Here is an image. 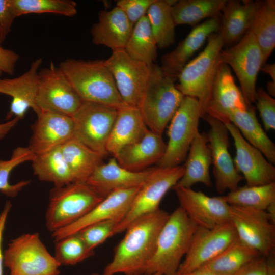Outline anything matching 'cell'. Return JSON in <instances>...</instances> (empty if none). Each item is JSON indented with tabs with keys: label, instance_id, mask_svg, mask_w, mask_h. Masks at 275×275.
<instances>
[{
	"label": "cell",
	"instance_id": "cell-1",
	"mask_svg": "<svg viewBox=\"0 0 275 275\" xmlns=\"http://www.w3.org/2000/svg\"><path fill=\"white\" fill-rule=\"evenodd\" d=\"M169 214L160 209L142 216L127 227L103 275H143L155 249L159 232Z\"/></svg>",
	"mask_w": 275,
	"mask_h": 275
},
{
	"label": "cell",
	"instance_id": "cell-2",
	"mask_svg": "<svg viewBox=\"0 0 275 275\" xmlns=\"http://www.w3.org/2000/svg\"><path fill=\"white\" fill-rule=\"evenodd\" d=\"M198 227L182 208H176L161 228L155 251L143 274L172 275L177 272Z\"/></svg>",
	"mask_w": 275,
	"mask_h": 275
},
{
	"label": "cell",
	"instance_id": "cell-3",
	"mask_svg": "<svg viewBox=\"0 0 275 275\" xmlns=\"http://www.w3.org/2000/svg\"><path fill=\"white\" fill-rule=\"evenodd\" d=\"M59 67L83 101L116 108L126 105L104 61L68 59Z\"/></svg>",
	"mask_w": 275,
	"mask_h": 275
},
{
	"label": "cell",
	"instance_id": "cell-4",
	"mask_svg": "<svg viewBox=\"0 0 275 275\" xmlns=\"http://www.w3.org/2000/svg\"><path fill=\"white\" fill-rule=\"evenodd\" d=\"M204 50L189 61L177 77L178 90L184 96L196 98L199 103L201 117L206 114L212 87L221 61V52L224 46L218 32L207 38Z\"/></svg>",
	"mask_w": 275,
	"mask_h": 275
},
{
	"label": "cell",
	"instance_id": "cell-5",
	"mask_svg": "<svg viewBox=\"0 0 275 275\" xmlns=\"http://www.w3.org/2000/svg\"><path fill=\"white\" fill-rule=\"evenodd\" d=\"M175 81L166 75L160 66L152 64L148 84L139 108L148 129L159 135H162L184 97Z\"/></svg>",
	"mask_w": 275,
	"mask_h": 275
},
{
	"label": "cell",
	"instance_id": "cell-6",
	"mask_svg": "<svg viewBox=\"0 0 275 275\" xmlns=\"http://www.w3.org/2000/svg\"><path fill=\"white\" fill-rule=\"evenodd\" d=\"M104 198L86 183L54 187L50 190L45 214L47 229L52 233L74 223Z\"/></svg>",
	"mask_w": 275,
	"mask_h": 275
},
{
	"label": "cell",
	"instance_id": "cell-7",
	"mask_svg": "<svg viewBox=\"0 0 275 275\" xmlns=\"http://www.w3.org/2000/svg\"><path fill=\"white\" fill-rule=\"evenodd\" d=\"M10 275H59L61 265L43 244L38 233L12 240L3 253Z\"/></svg>",
	"mask_w": 275,
	"mask_h": 275
},
{
	"label": "cell",
	"instance_id": "cell-8",
	"mask_svg": "<svg viewBox=\"0 0 275 275\" xmlns=\"http://www.w3.org/2000/svg\"><path fill=\"white\" fill-rule=\"evenodd\" d=\"M201 118L200 107L196 98L184 96L175 113L168 129V143L164 155L157 162L158 167L179 166L187 156L198 130Z\"/></svg>",
	"mask_w": 275,
	"mask_h": 275
},
{
	"label": "cell",
	"instance_id": "cell-9",
	"mask_svg": "<svg viewBox=\"0 0 275 275\" xmlns=\"http://www.w3.org/2000/svg\"><path fill=\"white\" fill-rule=\"evenodd\" d=\"M184 173L183 166L154 168L136 193L127 213L116 228L114 234L125 231L138 218L159 209L164 196L177 184Z\"/></svg>",
	"mask_w": 275,
	"mask_h": 275
},
{
	"label": "cell",
	"instance_id": "cell-10",
	"mask_svg": "<svg viewBox=\"0 0 275 275\" xmlns=\"http://www.w3.org/2000/svg\"><path fill=\"white\" fill-rule=\"evenodd\" d=\"M221 61L231 67L241 86V91L248 106L255 102L257 78L264 64L261 49L249 30L232 47L221 52Z\"/></svg>",
	"mask_w": 275,
	"mask_h": 275
},
{
	"label": "cell",
	"instance_id": "cell-11",
	"mask_svg": "<svg viewBox=\"0 0 275 275\" xmlns=\"http://www.w3.org/2000/svg\"><path fill=\"white\" fill-rule=\"evenodd\" d=\"M118 109L102 104L83 101L72 118L74 138L90 149L105 156Z\"/></svg>",
	"mask_w": 275,
	"mask_h": 275
},
{
	"label": "cell",
	"instance_id": "cell-12",
	"mask_svg": "<svg viewBox=\"0 0 275 275\" xmlns=\"http://www.w3.org/2000/svg\"><path fill=\"white\" fill-rule=\"evenodd\" d=\"M229 217L239 240L261 256L274 254L275 222L265 210L230 205Z\"/></svg>",
	"mask_w": 275,
	"mask_h": 275
},
{
	"label": "cell",
	"instance_id": "cell-13",
	"mask_svg": "<svg viewBox=\"0 0 275 275\" xmlns=\"http://www.w3.org/2000/svg\"><path fill=\"white\" fill-rule=\"evenodd\" d=\"M104 63L124 104L139 108L148 84L152 64L132 58L125 49L113 51Z\"/></svg>",
	"mask_w": 275,
	"mask_h": 275
},
{
	"label": "cell",
	"instance_id": "cell-14",
	"mask_svg": "<svg viewBox=\"0 0 275 275\" xmlns=\"http://www.w3.org/2000/svg\"><path fill=\"white\" fill-rule=\"evenodd\" d=\"M82 102L61 68L53 62L39 72L36 103L41 112H52L72 117Z\"/></svg>",
	"mask_w": 275,
	"mask_h": 275
},
{
	"label": "cell",
	"instance_id": "cell-15",
	"mask_svg": "<svg viewBox=\"0 0 275 275\" xmlns=\"http://www.w3.org/2000/svg\"><path fill=\"white\" fill-rule=\"evenodd\" d=\"M201 118L210 126L206 135L213 166L215 189L219 194L226 190H235L243 177L237 171L229 152L228 130L222 122L206 114Z\"/></svg>",
	"mask_w": 275,
	"mask_h": 275
},
{
	"label": "cell",
	"instance_id": "cell-16",
	"mask_svg": "<svg viewBox=\"0 0 275 275\" xmlns=\"http://www.w3.org/2000/svg\"><path fill=\"white\" fill-rule=\"evenodd\" d=\"M237 238L236 231L230 222L211 229L198 226L177 272L188 273L199 269Z\"/></svg>",
	"mask_w": 275,
	"mask_h": 275
},
{
	"label": "cell",
	"instance_id": "cell-17",
	"mask_svg": "<svg viewBox=\"0 0 275 275\" xmlns=\"http://www.w3.org/2000/svg\"><path fill=\"white\" fill-rule=\"evenodd\" d=\"M180 207L198 226L211 229L230 222V205L223 196L209 197L191 188L173 187Z\"/></svg>",
	"mask_w": 275,
	"mask_h": 275
},
{
	"label": "cell",
	"instance_id": "cell-18",
	"mask_svg": "<svg viewBox=\"0 0 275 275\" xmlns=\"http://www.w3.org/2000/svg\"><path fill=\"white\" fill-rule=\"evenodd\" d=\"M233 139L236 149L234 163L249 186H260L275 181V168L262 153L249 144L232 123L224 124Z\"/></svg>",
	"mask_w": 275,
	"mask_h": 275
},
{
	"label": "cell",
	"instance_id": "cell-19",
	"mask_svg": "<svg viewBox=\"0 0 275 275\" xmlns=\"http://www.w3.org/2000/svg\"><path fill=\"white\" fill-rule=\"evenodd\" d=\"M32 130L28 147L35 155L60 147L74 136L72 118L52 112L41 111Z\"/></svg>",
	"mask_w": 275,
	"mask_h": 275
},
{
	"label": "cell",
	"instance_id": "cell-20",
	"mask_svg": "<svg viewBox=\"0 0 275 275\" xmlns=\"http://www.w3.org/2000/svg\"><path fill=\"white\" fill-rule=\"evenodd\" d=\"M140 187L117 190L111 193L85 216L65 227L52 232V237L56 241L74 234L96 223L111 219L122 221L127 213Z\"/></svg>",
	"mask_w": 275,
	"mask_h": 275
},
{
	"label": "cell",
	"instance_id": "cell-21",
	"mask_svg": "<svg viewBox=\"0 0 275 275\" xmlns=\"http://www.w3.org/2000/svg\"><path fill=\"white\" fill-rule=\"evenodd\" d=\"M41 58L34 61L24 73L13 78L0 79V93L12 98L7 119L14 116L22 119L29 108L37 115L41 113L36 103L39 85V68Z\"/></svg>",
	"mask_w": 275,
	"mask_h": 275
},
{
	"label": "cell",
	"instance_id": "cell-22",
	"mask_svg": "<svg viewBox=\"0 0 275 275\" xmlns=\"http://www.w3.org/2000/svg\"><path fill=\"white\" fill-rule=\"evenodd\" d=\"M248 107L235 82L230 67L221 63L214 78L206 114L226 124L230 122V113L235 110L244 111Z\"/></svg>",
	"mask_w": 275,
	"mask_h": 275
},
{
	"label": "cell",
	"instance_id": "cell-23",
	"mask_svg": "<svg viewBox=\"0 0 275 275\" xmlns=\"http://www.w3.org/2000/svg\"><path fill=\"white\" fill-rule=\"evenodd\" d=\"M220 15L207 19L195 26L173 50L164 54L160 67L164 74L176 80L190 58L211 34L218 32Z\"/></svg>",
	"mask_w": 275,
	"mask_h": 275
},
{
	"label": "cell",
	"instance_id": "cell-24",
	"mask_svg": "<svg viewBox=\"0 0 275 275\" xmlns=\"http://www.w3.org/2000/svg\"><path fill=\"white\" fill-rule=\"evenodd\" d=\"M153 168L140 172L127 170L119 164L116 158H111L98 166L86 183L103 197L121 189L141 187Z\"/></svg>",
	"mask_w": 275,
	"mask_h": 275
},
{
	"label": "cell",
	"instance_id": "cell-25",
	"mask_svg": "<svg viewBox=\"0 0 275 275\" xmlns=\"http://www.w3.org/2000/svg\"><path fill=\"white\" fill-rule=\"evenodd\" d=\"M134 25L123 11L116 6L111 10L100 12L98 21L91 30L93 43L104 45L113 51L124 49Z\"/></svg>",
	"mask_w": 275,
	"mask_h": 275
},
{
	"label": "cell",
	"instance_id": "cell-26",
	"mask_svg": "<svg viewBox=\"0 0 275 275\" xmlns=\"http://www.w3.org/2000/svg\"><path fill=\"white\" fill-rule=\"evenodd\" d=\"M166 147L161 135L148 129L141 139L124 147L114 157L123 168L140 172L157 163L164 155Z\"/></svg>",
	"mask_w": 275,
	"mask_h": 275
},
{
	"label": "cell",
	"instance_id": "cell-27",
	"mask_svg": "<svg viewBox=\"0 0 275 275\" xmlns=\"http://www.w3.org/2000/svg\"><path fill=\"white\" fill-rule=\"evenodd\" d=\"M148 130L138 107H120L107 141V153L115 157L124 147L141 139Z\"/></svg>",
	"mask_w": 275,
	"mask_h": 275
},
{
	"label": "cell",
	"instance_id": "cell-28",
	"mask_svg": "<svg viewBox=\"0 0 275 275\" xmlns=\"http://www.w3.org/2000/svg\"><path fill=\"white\" fill-rule=\"evenodd\" d=\"M256 1H227L220 18L218 33L224 45L238 42L249 31Z\"/></svg>",
	"mask_w": 275,
	"mask_h": 275
},
{
	"label": "cell",
	"instance_id": "cell-29",
	"mask_svg": "<svg viewBox=\"0 0 275 275\" xmlns=\"http://www.w3.org/2000/svg\"><path fill=\"white\" fill-rule=\"evenodd\" d=\"M186 157L184 174L176 185L191 188L194 184L201 183L210 187L212 184L209 168L212 159L206 134L197 132Z\"/></svg>",
	"mask_w": 275,
	"mask_h": 275
},
{
	"label": "cell",
	"instance_id": "cell-30",
	"mask_svg": "<svg viewBox=\"0 0 275 275\" xmlns=\"http://www.w3.org/2000/svg\"><path fill=\"white\" fill-rule=\"evenodd\" d=\"M229 121L239 130L252 146L259 150L271 164L275 163V144L262 128L252 105L244 111L235 110L228 115Z\"/></svg>",
	"mask_w": 275,
	"mask_h": 275
},
{
	"label": "cell",
	"instance_id": "cell-31",
	"mask_svg": "<svg viewBox=\"0 0 275 275\" xmlns=\"http://www.w3.org/2000/svg\"><path fill=\"white\" fill-rule=\"evenodd\" d=\"M74 182L86 183L104 156L88 148L74 137L60 147Z\"/></svg>",
	"mask_w": 275,
	"mask_h": 275
},
{
	"label": "cell",
	"instance_id": "cell-32",
	"mask_svg": "<svg viewBox=\"0 0 275 275\" xmlns=\"http://www.w3.org/2000/svg\"><path fill=\"white\" fill-rule=\"evenodd\" d=\"M263 54L264 64L275 47V1H256L249 30Z\"/></svg>",
	"mask_w": 275,
	"mask_h": 275
},
{
	"label": "cell",
	"instance_id": "cell-33",
	"mask_svg": "<svg viewBox=\"0 0 275 275\" xmlns=\"http://www.w3.org/2000/svg\"><path fill=\"white\" fill-rule=\"evenodd\" d=\"M260 256L258 251L237 238L219 254L198 269L216 275H232Z\"/></svg>",
	"mask_w": 275,
	"mask_h": 275
},
{
	"label": "cell",
	"instance_id": "cell-34",
	"mask_svg": "<svg viewBox=\"0 0 275 275\" xmlns=\"http://www.w3.org/2000/svg\"><path fill=\"white\" fill-rule=\"evenodd\" d=\"M32 162L34 174L41 181L52 183L57 187L74 182L60 147L36 155Z\"/></svg>",
	"mask_w": 275,
	"mask_h": 275
},
{
	"label": "cell",
	"instance_id": "cell-35",
	"mask_svg": "<svg viewBox=\"0 0 275 275\" xmlns=\"http://www.w3.org/2000/svg\"><path fill=\"white\" fill-rule=\"evenodd\" d=\"M227 0H180L172 6L176 25H195L205 18L219 15Z\"/></svg>",
	"mask_w": 275,
	"mask_h": 275
},
{
	"label": "cell",
	"instance_id": "cell-36",
	"mask_svg": "<svg viewBox=\"0 0 275 275\" xmlns=\"http://www.w3.org/2000/svg\"><path fill=\"white\" fill-rule=\"evenodd\" d=\"M177 1L155 0L147 12L152 32L157 46L167 48L175 40L176 26L171 7Z\"/></svg>",
	"mask_w": 275,
	"mask_h": 275
},
{
	"label": "cell",
	"instance_id": "cell-37",
	"mask_svg": "<svg viewBox=\"0 0 275 275\" xmlns=\"http://www.w3.org/2000/svg\"><path fill=\"white\" fill-rule=\"evenodd\" d=\"M124 49L132 58L148 65L156 60L157 44L147 15L134 25Z\"/></svg>",
	"mask_w": 275,
	"mask_h": 275
},
{
	"label": "cell",
	"instance_id": "cell-38",
	"mask_svg": "<svg viewBox=\"0 0 275 275\" xmlns=\"http://www.w3.org/2000/svg\"><path fill=\"white\" fill-rule=\"evenodd\" d=\"M223 197L230 205L266 211L275 203V182L260 186L238 187Z\"/></svg>",
	"mask_w": 275,
	"mask_h": 275
},
{
	"label": "cell",
	"instance_id": "cell-39",
	"mask_svg": "<svg viewBox=\"0 0 275 275\" xmlns=\"http://www.w3.org/2000/svg\"><path fill=\"white\" fill-rule=\"evenodd\" d=\"M16 17L29 14L52 13L72 17L77 4L71 0H12Z\"/></svg>",
	"mask_w": 275,
	"mask_h": 275
},
{
	"label": "cell",
	"instance_id": "cell-40",
	"mask_svg": "<svg viewBox=\"0 0 275 275\" xmlns=\"http://www.w3.org/2000/svg\"><path fill=\"white\" fill-rule=\"evenodd\" d=\"M35 155L28 147H18L13 150L9 159L0 160V191L2 193L9 197H15L30 183V181H21L11 184L9 178L15 168L23 162L32 161Z\"/></svg>",
	"mask_w": 275,
	"mask_h": 275
},
{
	"label": "cell",
	"instance_id": "cell-41",
	"mask_svg": "<svg viewBox=\"0 0 275 275\" xmlns=\"http://www.w3.org/2000/svg\"><path fill=\"white\" fill-rule=\"evenodd\" d=\"M54 257L61 265H74L94 254L76 233L56 241Z\"/></svg>",
	"mask_w": 275,
	"mask_h": 275
},
{
	"label": "cell",
	"instance_id": "cell-42",
	"mask_svg": "<svg viewBox=\"0 0 275 275\" xmlns=\"http://www.w3.org/2000/svg\"><path fill=\"white\" fill-rule=\"evenodd\" d=\"M121 221L119 219H111L96 223L76 233L89 249L94 250L107 239L115 235V230Z\"/></svg>",
	"mask_w": 275,
	"mask_h": 275
},
{
	"label": "cell",
	"instance_id": "cell-43",
	"mask_svg": "<svg viewBox=\"0 0 275 275\" xmlns=\"http://www.w3.org/2000/svg\"><path fill=\"white\" fill-rule=\"evenodd\" d=\"M255 101L265 129H275V100L262 89L256 91Z\"/></svg>",
	"mask_w": 275,
	"mask_h": 275
},
{
	"label": "cell",
	"instance_id": "cell-44",
	"mask_svg": "<svg viewBox=\"0 0 275 275\" xmlns=\"http://www.w3.org/2000/svg\"><path fill=\"white\" fill-rule=\"evenodd\" d=\"M155 0H119L116 6L124 13L129 20L134 25L146 15L148 10Z\"/></svg>",
	"mask_w": 275,
	"mask_h": 275
},
{
	"label": "cell",
	"instance_id": "cell-45",
	"mask_svg": "<svg viewBox=\"0 0 275 275\" xmlns=\"http://www.w3.org/2000/svg\"><path fill=\"white\" fill-rule=\"evenodd\" d=\"M16 17L12 0H0V33L4 39Z\"/></svg>",
	"mask_w": 275,
	"mask_h": 275
},
{
	"label": "cell",
	"instance_id": "cell-46",
	"mask_svg": "<svg viewBox=\"0 0 275 275\" xmlns=\"http://www.w3.org/2000/svg\"><path fill=\"white\" fill-rule=\"evenodd\" d=\"M232 275H267L266 257L263 256L258 257Z\"/></svg>",
	"mask_w": 275,
	"mask_h": 275
},
{
	"label": "cell",
	"instance_id": "cell-47",
	"mask_svg": "<svg viewBox=\"0 0 275 275\" xmlns=\"http://www.w3.org/2000/svg\"><path fill=\"white\" fill-rule=\"evenodd\" d=\"M0 44V72L13 74L19 56L12 50L3 48Z\"/></svg>",
	"mask_w": 275,
	"mask_h": 275
},
{
	"label": "cell",
	"instance_id": "cell-48",
	"mask_svg": "<svg viewBox=\"0 0 275 275\" xmlns=\"http://www.w3.org/2000/svg\"><path fill=\"white\" fill-rule=\"evenodd\" d=\"M12 207V204L10 201L6 203L5 205L0 213V275H4V255L2 252V240L3 233L5 230L8 214Z\"/></svg>",
	"mask_w": 275,
	"mask_h": 275
},
{
	"label": "cell",
	"instance_id": "cell-49",
	"mask_svg": "<svg viewBox=\"0 0 275 275\" xmlns=\"http://www.w3.org/2000/svg\"><path fill=\"white\" fill-rule=\"evenodd\" d=\"M19 119L14 117L6 122L0 124V139L4 138L10 130L15 126L19 121Z\"/></svg>",
	"mask_w": 275,
	"mask_h": 275
},
{
	"label": "cell",
	"instance_id": "cell-50",
	"mask_svg": "<svg viewBox=\"0 0 275 275\" xmlns=\"http://www.w3.org/2000/svg\"><path fill=\"white\" fill-rule=\"evenodd\" d=\"M262 72L268 74L272 81L275 82V64H264L260 69Z\"/></svg>",
	"mask_w": 275,
	"mask_h": 275
},
{
	"label": "cell",
	"instance_id": "cell-51",
	"mask_svg": "<svg viewBox=\"0 0 275 275\" xmlns=\"http://www.w3.org/2000/svg\"><path fill=\"white\" fill-rule=\"evenodd\" d=\"M267 275H275V257L274 254L266 257Z\"/></svg>",
	"mask_w": 275,
	"mask_h": 275
},
{
	"label": "cell",
	"instance_id": "cell-52",
	"mask_svg": "<svg viewBox=\"0 0 275 275\" xmlns=\"http://www.w3.org/2000/svg\"><path fill=\"white\" fill-rule=\"evenodd\" d=\"M172 275H216L212 273H210L208 271L197 269L194 271L188 272V273H179L178 272H177L175 273H174Z\"/></svg>",
	"mask_w": 275,
	"mask_h": 275
},
{
	"label": "cell",
	"instance_id": "cell-53",
	"mask_svg": "<svg viewBox=\"0 0 275 275\" xmlns=\"http://www.w3.org/2000/svg\"><path fill=\"white\" fill-rule=\"evenodd\" d=\"M267 88L268 91V94L270 95L274 96L275 95V82L272 81H269L267 84Z\"/></svg>",
	"mask_w": 275,
	"mask_h": 275
},
{
	"label": "cell",
	"instance_id": "cell-54",
	"mask_svg": "<svg viewBox=\"0 0 275 275\" xmlns=\"http://www.w3.org/2000/svg\"><path fill=\"white\" fill-rule=\"evenodd\" d=\"M90 275H103L102 273H97V272H94V273H91ZM149 275H162L159 273H153V274H149Z\"/></svg>",
	"mask_w": 275,
	"mask_h": 275
},
{
	"label": "cell",
	"instance_id": "cell-55",
	"mask_svg": "<svg viewBox=\"0 0 275 275\" xmlns=\"http://www.w3.org/2000/svg\"><path fill=\"white\" fill-rule=\"evenodd\" d=\"M4 38L2 36V34L0 33V44L2 43V42L4 40Z\"/></svg>",
	"mask_w": 275,
	"mask_h": 275
},
{
	"label": "cell",
	"instance_id": "cell-56",
	"mask_svg": "<svg viewBox=\"0 0 275 275\" xmlns=\"http://www.w3.org/2000/svg\"><path fill=\"white\" fill-rule=\"evenodd\" d=\"M2 73L0 72V75H1Z\"/></svg>",
	"mask_w": 275,
	"mask_h": 275
}]
</instances>
